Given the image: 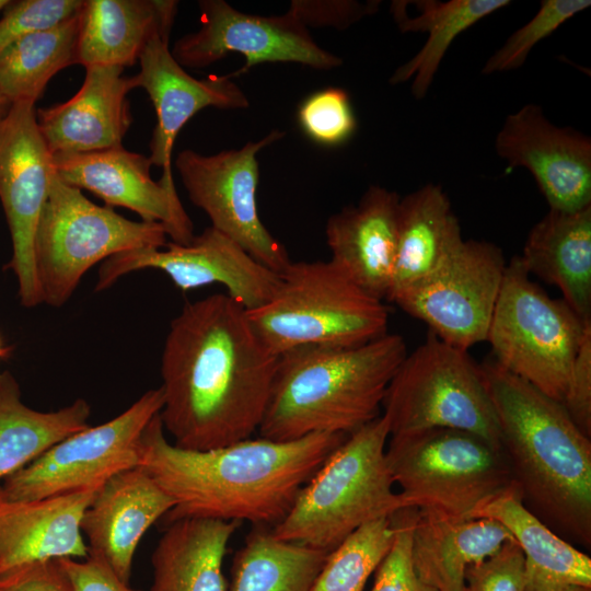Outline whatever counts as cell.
Segmentation results:
<instances>
[{"label": "cell", "mask_w": 591, "mask_h": 591, "mask_svg": "<svg viewBox=\"0 0 591 591\" xmlns=\"http://www.w3.org/2000/svg\"><path fill=\"white\" fill-rule=\"evenodd\" d=\"M563 405L588 437H591V329L575 358Z\"/></svg>", "instance_id": "cell-41"}, {"label": "cell", "mask_w": 591, "mask_h": 591, "mask_svg": "<svg viewBox=\"0 0 591 591\" xmlns=\"http://www.w3.org/2000/svg\"><path fill=\"white\" fill-rule=\"evenodd\" d=\"M10 3L11 1L9 0H0V12L4 10Z\"/></svg>", "instance_id": "cell-47"}, {"label": "cell", "mask_w": 591, "mask_h": 591, "mask_svg": "<svg viewBox=\"0 0 591 591\" xmlns=\"http://www.w3.org/2000/svg\"><path fill=\"white\" fill-rule=\"evenodd\" d=\"M506 266L497 245L463 240L437 271L392 302L444 343L468 350L487 338Z\"/></svg>", "instance_id": "cell-13"}, {"label": "cell", "mask_w": 591, "mask_h": 591, "mask_svg": "<svg viewBox=\"0 0 591 591\" xmlns=\"http://www.w3.org/2000/svg\"><path fill=\"white\" fill-rule=\"evenodd\" d=\"M380 1L358 2L350 0H296L291 11L305 26H333L345 30L361 19L374 14Z\"/></svg>", "instance_id": "cell-40"}, {"label": "cell", "mask_w": 591, "mask_h": 591, "mask_svg": "<svg viewBox=\"0 0 591 591\" xmlns=\"http://www.w3.org/2000/svg\"><path fill=\"white\" fill-rule=\"evenodd\" d=\"M277 360L227 293L187 302L161 355L164 431L197 451L248 439L263 420Z\"/></svg>", "instance_id": "cell-1"}, {"label": "cell", "mask_w": 591, "mask_h": 591, "mask_svg": "<svg viewBox=\"0 0 591 591\" xmlns=\"http://www.w3.org/2000/svg\"><path fill=\"white\" fill-rule=\"evenodd\" d=\"M463 240L450 199L439 185L427 184L401 198L387 301L429 278Z\"/></svg>", "instance_id": "cell-27"}, {"label": "cell", "mask_w": 591, "mask_h": 591, "mask_svg": "<svg viewBox=\"0 0 591 591\" xmlns=\"http://www.w3.org/2000/svg\"><path fill=\"white\" fill-rule=\"evenodd\" d=\"M11 103L0 93V120L5 116Z\"/></svg>", "instance_id": "cell-44"}, {"label": "cell", "mask_w": 591, "mask_h": 591, "mask_svg": "<svg viewBox=\"0 0 591 591\" xmlns=\"http://www.w3.org/2000/svg\"><path fill=\"white\" fill-rule=\"evenodd\" d=\"M143 269L164 273L182 291L219 283L244 310L265 304L275 293L280 273L256 260L239 243L212 227L187 244L167 242L116 254L97 271L95 291L111 288L125 275Z\"/></svg>", "instance_id": "cell-15"}, {"label": "cell", "mask_w": 591, "mask_h": 591, "mask_svg": "<svg viewBox=\"0 0 591 591\" xmlns=\"http://www.w3.org/2000/svg\"><path fill=\"white\" fill-rule=\"evenodd\" d=\"M303 132L323 146H338L351 138L357 128L348 93L326 88L309 95L298 108Z\"/></svg>", "instance_id": "cell-36"}, {"label": "cell", "mask_w": 591, "mask_h": 591, "mask_svg": "<svg viewBox=\"0 0 591 591\" xmlns=\"http://www.w3.org/2000/svg\"><path fill=\"white\" fill-rule=\"evenodd\" d=\"M406 508L465 520L496 499L519 493L503 452L479 437L451 428L391 436L385 450Z\"/></svg>", "instance_id": "cell-6"}, {"label": "cell", "mask_w": 591, "mask_h": 591, "mask_svg": "<svg viewBox=\"0 0 591 591\" xmlns=\"http://www.w3.org/2000/svg\"><path fill=\"white\" fill-rule=\"evenodd\" d=\"M506 171L525 167L549 209L572 212L591 206V139L558 127L536 104L509 114L495 140Z\"/></svg>", "instance_id": "cell-17"}, {"label": "cell", "mask_w": 591, "mask_h": 591, "mask_svg": "<svg viewBox=\"0 0 591 591\" xmlns=\"http://www.w3.org/2000/svg\"><path fill=\"white\" fill-rule=\"evenodd\" d=\"M54 173V159L38 129L35 104H11L0 120V202L12 244L5 268L14 274L25 308L43 303L34 244Z\"/></svg>", "instance_id": "cell-14"}, {"label": "cell", "mask_w": 591, "mask_h": 591, "mask_svg": "<svg viewBox=\"0 0 591 591\" xmlns=\"http://www.w3.org/2000/svg\"><path fill=\"white\" fill-rule=\"evenodd\" d=\"M173 507L174 500L140 466L114 475L97 489L83 513L81 531L88 553L101 556L129 582L142 536Z\"/></svg>", "instance_id": "cell-21"}, {"label": "cell", "mask_w": 591, "mask_h": 591, "mask_svg": "<svg viewBox=\"0 0 591 591\" xmlns=\"http://www.w3.org/2000/svg\"><path fill=\"white\" fill-rule=\"evenodd\" d=\"M518 256L530 276L555 286L578 317L591 325V206L572 212L549 209Z\"/></svg>", "instance_id": "cell-25"}, {"label": "cell", "mask_w": 591, "mask_h": 591, "mask_svg": "<svg viewBox=\"0 0 591 591\" xmlns=\"http://www.w3.org/2000/svg\"><path fill=\"white\" fill-rule=\"evenodd\" d=\"M464 591H526L519 545L509 541L495 555L467 567Z\"/></svg>", "instance_id": "cell-39"}, {"label": "cell", "mask_w": 591, "mask_h": 591, "mask_svg": "<svg viewBox=\"0 0 591 591\" xmlns=\"http://www.w3.org/2000/svg\"><path fill=\"white\" fill-rule=\"evenodd\" d=\"M328 554L256 526L233 558L227 591H311Z\"/></svg>", "instance_id": "cell-32"}, {"label": "cell", "mask_w": 591, "mask_h": 591, "mask_svg": "<svg viewBox=\"0 0 591 591\" xmlns=\"http://www.w3.org/2000/svg\"><path fill=\"white\" fill-rule=\"evenodd\" d=\"M163 406L160 387L143 393L113 419L59 441L2 480L10 499L33 500L99 489L114 475L136 467L142 433Z\"/></svg>", "instance_id": "cell-11"}, {"label": "cell", "mask_w": 591, "mask_h": 591, "mask_svg": "<svg viewBox=\"0 0 591 591\" xmlns=\"http://www.w3.org/2000/svg\"><path fill=\"white\" fill-rule=\"evenodd\" d=\"M201 26L178 38L171 49L183 68H205L230 53L245 57L230 78L262 62H297L329 70L343 65L340 57L320 47L308 27L288 11L262 16L241 12L223 0H200Z\"/></svg>", "instance_id": "cell-16"}, {"label": "cell", "mask_w": 591, "mask_h": 591, "mask_svg": "<svg viewBox=\"0 0 591 591\" xmlns=\"http://www.w3.org/2000/svg\"><path fill=\"white\" fill-rule=\"evenodd\" d=\"M564 591H591V588L571 587V588L565 589Z\"/></svg>", "instance_id": "cell-46"}, {"label": "cell", "mask_w": 591, "mask_h": 591, "mask_svg": "<svg viewBox=\"0 0 591 591\" xmlns=\"http://www.w3.org/2000/svg\"><path fill=\"white\" fill-rule=\"evenodd\" d=\"M285 136L271 130L241 149L205 155L181 151L175 167L189 200L210 219L212 228L239 243L256 260L282 273L291 263L286 247L262 222L256 205L259 179L257 153Z\"/></svg>", "instance_id": "cell-12"}, {"label": "cell", "mask_w": 591, "mask_h": 591, "mask_svg": "<svg viewBox=\"0 0 591 591\" xmlns=\"http://www.w3.org/2000/svg\"><path fill=\"white\" fill-rule=\"evenodd\" d=\"M169 35L157 34L139 57L140 70L130 77L132 88L149 95L157 124L149 143L152 165L162 169L160 182L176 188L172 172L175 139L185 124L206 107L245 109L250 101L228 74L196 79L174 59Z\"/></svg>", "instance_id": "cell-18"}, {"label": "cell", "mask_w": 591, "mask_h": 591, "mask_svg": "<svg viewBox=\"0 0 591 591\" xmlns=\"http://www.w3.org/2000/svg\"><path fill=\"white\" fill-rule=\"evenodd\" d=\"M237 526L206 518L167 523L151 556L149 591H227L222 563Z\"/></svg>", "instance_id": "cell-28"}, {"label": "cell", "mask_w": 591, "mask_h": 591, "mask_svg": "<svg viewBox=\"0 0 591 591\" xmlns=\"http://www.w3.org/2000/svg\"><path fill=\"white\" fill-rule=\"evenodd\" d=\"M511 533L490 518L443 519L417 510L410 554L418 578L437 591H464L471 565L495 555Z\"/></svg>", "instance_id": "cell-26"}, {"label": "cell", "mask_w": 591, "mask_h": 591, "mask_svg": "<svg viewBox=\"0 0 591 591\" xmlns=\"http://www.w3.org/2000/svg\"><path fill=\"white\" fill-rule=\"evenodd\" d=\"M407 355L390 334L355 347L300 346L278 356L262 438L349 436L380 417L387 386Z\"/></svg>", "instance_id": "cell-4"}, {"label": "cell", "mask_w": 591, "mask_h": 591, "mask_svg": "<svg viewBox=\"0 0 591 591\" xmlns=\"http://www.w3.org/2000/svg\"><path fill=\"white\" fill-rule=\"evenodd\" d=\"M416 508H404L393 514L395 538L393 546L375 570L371 591H437L422 582L413 566L410 543Z\"/></svg>", "instance_id": "cell-38"}, {"label": "cell", "mask_w": 591, "mask_h": 591, "mask_svg": "<svg viewBox=\"0 0 591 591\" xmlns=\"http://www.w3.org/2000/svg\"><path fill=\"white\" fill-rule=\"evenodd\" d=\"M389 437L383 415L349 434L301 489L274 535L331 553L362 524L406 508L393 489Z\"/></svg>", "instance_id": "cell-5"}, {"label": "cell", "mask_w": 591, "mask_h": 591, "mask_svg": "<svg viewBox=\"0 0 591 591\" xmlns=\"http://www.w3.org/2000/svg\"><path fill=\"white\" fill-rule=\"evenodd\" d=\"M12 351V348L10 346H7L2 338L0 337V360L5 359L10 356Z\"/></svg>", "instance_id": "cell-45"}, {"label": "cell", "mask_w": 591, "mask_h": 591, "mask_svg": "<svg viewBox=\"0 0 591 591\" xmlns=\"http://www.w3.org/2000/svg\"><path fill=\"white\" fill-rule=\"evenodd\" d=\"M395 531L393 517L359 526L328 554L311 591H363L391 551Z\"/></svg>", "instance_id": "cell-34"}, {"label": "cell", "mask_w": 591, "mask_h": 591, "mask_svg": "<svg viewBox=\"0 0 591 591\" xmlns=\"http://www.w3.org/2000/svg\"><path fill=\"white\" fill-rule=\"evenodd\" d=\"M83 0H21L7 7L0 19V54L16 40L77 15Z\"/></svg>", "instance_id": "cell-37"}, {"label": "cell", "mask_w": 591, "mask_h": 591, "mask_svg": "<svg viewBox=\"0 0 591 591\" xmlns=\"http://www.w3.org/2000/svg\"><path fill=\"white\" fill-rule=\"evenodd\" d=\"M480 371L502 452L522 501L578 542L591 543V441L565 406L495 360Z\"/></svg>", "instance_id": "cell-3"}, {"label": "cell", "mask_w": 591, "mask_h": 591, "mask_svg": "<svg viewBox=\"0 0 591 591\" xmlns=\"http://www.w3.org/2000/svg\"><path fill=\"white\" fill-rule=\"evenodd\" d=\"M96 491L15 500L0 488V577L40 561L85 558L81 520Z\"/></svg>", "instance_id": "cell-23"}, {"label": "cell", "mask_w": 591, "mask_h": 591, "mask_svg": "<svg viewBox=\"0 0 591 591\" xmlns=\"http://www.w3.org/2000/svg\"><path fill=\"white\" fill-rule=\"evenodd\" d=\"M348 436L313 433L290 441L245 439L205 451L170 442L155 415L139 465L174 500L165 524L183 518L277 524L301 489Z\"/></svg>", "instance_id": "cell-2"}, {"label": "cell", "mask_w": 591, "mask_h": 591, "mask_svg": "<svg viewBox=\"0 0 591 591\" xmlns=\"http://www.w3.org/2000/svg\"><path fill=\"white\" fill-rule=\"evenodd\" d=\"M416 13L407 12L405 1H393L391 14L403 33H427L417 54L399 66L390 79L395 85L412 80L410 92L422 100L433 81L445 53L464 31L510 4L509 0H417Z\"/></svg>", "instance_id": "cell-30"}, {"label": "cell", "mask_w": 591, "mask_h": 591, "mask_svg": "<svg viewBox=\"0 0 591 591\" xmlns=\"http://www.w3.org/2000/svg\"><path fill=\"white\" fill-rule=\"evenodd\" d=\"M57 175L67 184L85 189L111 208L123 207L141 220L162 224L171 242L189 243L194 224L176 188L150 175L149 157L123 146L100 151L53 155Z\"/></svg>", "instance_id": "cell-19"}, {"label": "cell", "mask_w": 591, "mask_h": 591, "mask_svg": "<svg viewBox=\"0 0 591 591\" xmlns=\"http://www.w3.org/2000/svg\"><path fill=\"white\" fill-rule=\"evenodd\" d=\"M175 0H83L76 65L131 67L157 34H171Z\"/></svg>", "instance_id": "cell-24"}, {"label": "cell", "mask_w": 591, "mask_h": 591, "mask_svg": "<svg viewBox=\"0 0 591 591\" xmlns=\"http://www.w3.org/2000/svg\"><path fill=\"white\" fill-rule=\"evenodd\" d=\"M166 236L158 222L130 220L92 202L55 171L34 244L43 303L62 306L95 264L131 250L164 247Z\"/></svg>", "instance_id": "cell-8"}, {"label": "cell", "mask_w": 591, "mask_h": 591, "mask_svg": "<svg viewBox=\"0 0 591 591\" xmlns=\"http://www.w3.org/2000/svg\"><path fill=\"white\" fill-rule=\"evenodd\" d=\"M590 329L563 299L532 281L518 255L507 263L486 338L501 368L563 404Z\"/></svg>", "instance_id": "cell-10"}, {"label": "cell", "mask_w": 591, "mask_h": 591, "mask_svg": "<svg viewBox=\"0 0 591 591\" xmlns=\"http://www.w3.org/2000/svg\"><path fill=\"white\" fill-rule=\"evenodd\" d=\"M591 5L590 0H544L536 14L514 31L485 62L482 74L520 68L531 50L560 25Z\"/></svg>", "instance_id": "cell-35"}, {"label": "cell", "mask_w": 591, "mask_h": 591, "mask_svg": "<svg viewBox=\"0 0 591 591\" xmlns=\"http://www.w3.org/2000/svg\"><path fill=\"white\" fill-rule=\"evenodd\" d=\"M0 591H72L58 559L36 563L0 577Z\"/></svg>", "instance_id": "cell-43"}, {"label": "cell", "mask_w": 591, "mask_h": 591, "mask_svg": "<svg viewBox=\"0 0 591 591\" xmlns=\"http://www.w3.org/2000/svg\"><path fill=\"white\" fill-rule=\"evenodd\" d=\"M476 518L494 519L511 533L524 557L526 591L591 588L590 557L555 534L518 493L496 499Z\"/></svg>", "instance_id": "cell-29"}, {"label": "cell", "mask_w": 591, "mask_h": 591, "mask_svg": "<svg viewBox=\"0 0 591 591\" xmlns=\"http://www.w3.org/2000/svg\"><path fill=\"white\" fill-rule=\"evenodd\" d=\"M390 436L430 428L475 434L502 452L497 417L480 371L467 350L431 332L407 352L382 404Z\"/></svg>", "instance_id": "cell-9"}, {"label": "cell", "mask_w": 591, "mask_h": 591, "mask_svg": "<svg viewBox=\"0 0 591 591\" xmlns=\"http://www.w3.org/2000/svg\"><path fill=\"white\" fill-rule=\"evenodd\" d=\"M91 406L84 398L56 410L40 412L22 399L9 371L0 372V480L25 467L67 437L89 427Z\"/></svg>", "instance_id": "cell-31"}, {"label": "cell", "mask_w": 591, "mask_h": 591, "mask_svg": "<svg viewBox=\"0 0 591 591\" xmlns=\"http://www.w3.org/2000/svg\"><path fill=\"white\" fill-rule=\"evenodd\" d=\"M389 314L383 300L331 260L291 262L273 297L246 311L254 332L276 356L300 346L363 345L387 333Z\"/></svg>", "instance_id": "cell-7"}, {"label": "cell", "mask_w": 591, "mask_h": 591, "mask_svg": "<svg viewBox=\"0 0 591 591\" xmlns=\"http://www.w3.org/2000/svg\"><path fill=\"white\" fill-rule=\"evenodd\" d=\"M79 13L24 36L0 54V93L11 104H35L55 74L76 65Z\"/></svg>", "instance_id": "cell-33"}, {"label": "cell", "mask_w": 591, "mask_h": 591, "mask_svg": "<svg viewBox=\"0 0 591 591\" xmlns=\"http://www.w3.org/2000/svg\"><path fill=\"white\" fill-rule=\"evenodd\" d=\"M72 591H139L121 580L99 555L88 553L85 558H59Z\"/></svg>", "instance_id": "cell-42"}, {"label": "cell", "mask_w": 591, "mask_h": 591, "mask_svg": "<svg viewBox=\"0 0 591 591\" xmlns=\"http://www.w3.org/2000/svg\"><path fill=\"white\" fill-rule=\"evenodd\" d=\"M401 197L371 186L357 205L344 207L326 223L331 262L371 296L387 300L397 250Z\"/></svg>", "instance_id": "cell-22"}, {"label": "cell", "mask_w": 591, "mask_h": 591, "mask_svg": "<svg viewBox=\"0 0 591 591\" xmlns=\"http://www.w3.org/2000/svg\"><path fill=\"white\" fill-rule=\"evenodd\" d=\"M124 68H85L84 81L68 101L36 109L40 135L51 153L72 154L121 146L132 123Z\"/></svg>", "instance_id": "cell-20"}]
</instances>
